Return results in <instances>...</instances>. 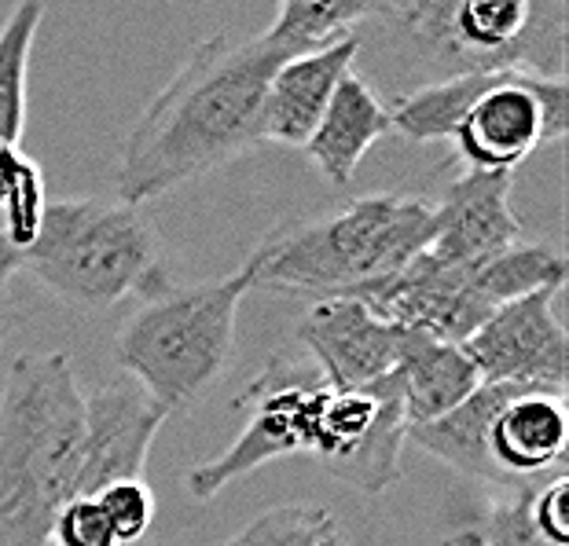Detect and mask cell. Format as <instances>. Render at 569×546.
<instances>
[{
  "label": "cell",
  "instance_id": "11",
  "mask_svg": "<svg viewBox=\"0 0 569 546\" xmlns=\"http://www.w3.org/2000/svg\"><path fill=\"white\" fill-rule=\"evenodd\" d=\"M559 290H537L522 301L492 309V315L467 337V356L475 360L481 382L529 385L566 396L569 342L555 312Z\"/></svg>",
  "mask_w": 569,
  "mask_h": 546
},
{
  "label": "cell",
  "instance_id": "15",
  "mask_svg": "<svg viewBox=\"0 0 569 546\" xmlns=\"http://www.w3.org/2000/svg\"><path fill=\"white\" fill-rule=\"evenodd\" d=\"M569 441L566 396L522 390L500 407L489 426V463L500 488L532 492L537 477L562 463Z\"/></svg>",
  "mask_w": 569,
  "mask_h": 546
},
{
  "label": "cell",
  "instance_id": "1",
  "mask_svg": "<svg viewBox=\"0 0 569 546\" xmlns=\"http://www.w3.org/2000/svg\"><path fill=\"white\" fill-rule=\"evenodd\" d=\"M287 63L272 41L224 33L191 48L184 67L143 107L118 162V202L140 205L264 143V92Z\"/></svg>",
  "mask_w": 569,
  "mask_h": 546
},
{
  "label": "cell",
  "instance_id": "29",
  "mask_svg": "<svg viewBox=\"0 0 569 546\" xmlns=\"http://www.w3.org/2000/svg\"><path fill=\"white\" fill-rule=\"evenodd\" d=\"M529 525L537 528V536L551 546H569V481L555 477L540 488L529 492Z\"/></svg>",
  "mask_w": 569,
  "mask_h": 546
},
{
  "label": "cell",
  "instance_id": "12",
  "mask_svg": "<svg viewBox=\"0 0 569 546\" xmlns=\"http://www.w3.org/2000/svg\"><path fill=\"white\" fill-rule=\"evenodd\" d=\"M169 411L132 378L111 382L84 396V444L78 495H100L111 484L143 481L148 452Z\"/></svg>",
  "mask_w": 569,
  "mask_h": 546
},
{
  "label": "cell",
  "instance_id": "10",
  "mask_svg": "<svg viewBox=\"0 0 569 546\" xmlns=\"http://www.w3.org/2000/svg\"><path fill=\"white\" fill-rule=\"evenodd\" d=\"M349 297L397 331L430 334L452 345H467V337L492 315V305L478 290V272L441 261L430 246L401 272L360 286Z\"/></svg>",
  "mask_w": 569,
  "mask_h": 546
},
{
  "label": "cell",
  "instance_id": "21",
  "mask_svg": "<svg viewBox=\"0 0 569 546\" xmlns=\"http://www.w3.org/2000/svg\"><path fill=\"white\" fill-rule=\"evenodd\" d=\"M500 74H456V78L422 84V89L408 92L393 103L390 125L401 132V136L419 140V143L452 140L456 125L467 118L470 107L492 89Z\"/></svg>",
  "mask_w": 569,
  "mask_h": 546
},
{
  "label": "cell",
  "instance_id": "32",
  "mask_svg": "<svg viewBox=\"0 0 569 546\" xmlns=\"http://www.w3.org/2000/svg\"><path fill=\"white\" fill-rule=\"evenodd\" d=\"M445 546H486V543H481L478 528H459V532H452V536L445 539Z\"/></svg>",
  "mask_w": 569,
  "mask_h": 546
},
{
  "label": "cell",
  "instance_id": "2",
  "mask_svg": "<svg viewBox=\"0 0 569 546\" xmlns=\"http://www.w3.org/2000/svg\"><path fill=\"white\" fill-rule=\"evenodd\" d=\"M84 396L67 352H22L0 390V546H48L78 495Z\"/></svg>",
  "mask_w": 569,
  "mask_h": 546
},
{
  "label": "cell",
  "instance_id": "7",
  "mask_svg": "<svg viewBox=\"0 0 569 546\" xmlns=\"http://www.w3.org/2000/svg\"><path fill=\"white\" fill-rule=\"evenodd\" d=\"M405 441V396L393 371L360 390H323L317 429H312V455L346 488L382 495L397 484Z\"/></svg>",
  "mask_w": 569,
  "mask_h": 546
},
{
  "label": "cell",
  "instance_id": "26",
  "mask_svg": "<svg viewBox=\"0 0 569 546\" xmlns=\"http://www.w3.org/2000/svg\"><path fill=\"white\" fill-rule=\"evenodd\" d=\"M44 210H48L44 176H41L38 162H27V165H22V173H19L16 191H11L4 210H0V213H4V224H0V242H4L11 253L27 250L30 242L38 239Z\"/></svg>",
  "mask_w": 569,
  "mask_h": 546
},
{
  "label": "cell",
  "instance_id": "22",
  "mask_svg": "<svg viewBox=\"0 0 569 546\" xmlns=\"http://www.w3.org/2000/svg\"><path fill=\"white\" fill-rule=\"evenodd\" d=\"M44 4L22 0L8 11L0 27V151L19 148L22 121H27V70L38 41Z\"/></svg>",
  "mask_w": 569,
  "mask_h": 546
},
{
  "label": "cell",
  "instance_id": "8",
  "mask_svg": "<svg viewBox=\"0 0 569 546\" xmlns=\"http://www.w3.org/2000/svg\"><path fill=\"white\" fill-rule=\"evenodd\" d=\"M569 84L543 70H503L492 89L470 107L452 140L467 173L511 176L540 143L566 140Z\"/></svg>",
  "mask_w": 569,
  "mask_h": 546
},
{
  "label": "cell",
  "instance_id": "9",
  "mask_svg": "<svg viewBox=\"0 0 569 546\" xmlns=\"http://www.w3.org/2000/svg\"><path fill=\"white\" fill-rule=\"evenodd\" d=\"M427 55L456 74H500L529 70V33L537 19L532 0H416L390 4Z\"/></svg>",
  "mask_w": 569,
  "mask_h": 546
},
{
  "label": "cell",
  "instance_id": "19",
  "mask_svg": "<svg viewBox=\"0 0 569 546\" xmlns=\"http://www.w3.org/2000/svg\"><path fill=\"white\" fill-rule=\"evenodd\" d=\"M529 385H503V382H481L463 404L452 407L448 415L427 422V426H411L408 441L419 444L422 452L441 458L452 469L467 473L475 481L500 484L496 469L489 463V426L500 415V407L511 396H518Z\"/></svg>",
  "mask_w": 569,
  "mask_h": 546
},
{
  "label": "cell",
  "instance_id": "31",
  "mask_svg": "<svg viewBox=\"0 0 569 546\" xmlns=\"http://www.w3.org/2000/svg\"><path fill=\"white\" fill-rule=\"evenodd\" d=\"M8 279H11V253L8 246L0 242V337L8 331V320H11V294H8Z\"/></svg>",
  "mask_w": 569,
  "mask_h": 546
},
{
  "label": "cell",
  "instance_id": "20",
  "mask_svg": "<svg viewBox=\"0 0 569 546\" xmlns=\"http://www.w3.org/2000/svg\"><path fill=\"white\" fill-rule=\"evenodd\" d=\"M375 16H386V4H371V0H283L280 16L264 30V38L290 63L298 55L323 52V48L353 38L360 22Z\"/></svg>",
  "mask_w": 569,
  "mask_h": 546
},
{
  "label": "cell",
  "instance_id": "23",
  "mask_svg": "<svg viewBox=\"0 0 569 546\" xmlns=\"http://www.w3.org/2000/svg\"><path fill=\"white\" fill-rule=\"evenodd\" d=\"M566 283V261L548 246H526L518 242L486 269H478V290L486 294L492 309L522 301L537 290H562Z\"/></svg>",
  "mask_w": 569,
  "mask_h": 546
},
{
  "label": "cell",
  "instance_id": "6",
  "mask_svg": "<svg viewBox=\"0 0 569 546\" xmlns=\"http://www.w3.org/2000/svg\"><path fill=\"white\" fill-rule=\"evenodd\" d=\"M323 378L317 367H301L287 356H272L264 371L239 396L250 407L243 433L210 463H199L184 473V492L196 503H210L228 484L276 463L283 455L312 452V429H317V407L323 396Z\"/></svg>",
  "mask_w": 569,
  "mask_h": 546
},
{
  "label": "cell",
  "instance_id": "5",
  "mask_svg": "<svg viewBox=\"0 0 569 546\" xmlns=\"http://www.w3.org/2000/svg\"><path fill=\"white\" fill-rule=\"evenodd\" d=\"M159 257V228L140 205L63 199L48 202L38 239L11 253V272H27L59 301L96 312L159 286L166 279Z\"/></svg>",
  "mask_w": 569,
  "mask_h": 546
},
{
  "label": "cell",
  "instance_id": "18",
  "mask_svg": "<svg viewBox=\"0 0 569 546\" xmlns=\"http://www.w3.org/2000/svg\"><path fill=\"white\" fill-rule=\"evenodd\" d=\"M390 111L379 103L371 84L357 74H346L331 95V107L309 136L306 151L331 184H349L365 154L390 132Z\"/></svg>",
  "mask_w": 569,
  "mask_h": 546
},
{
  "label": "cell",
  "instance_id": "34",
  "mask_svg": "<svg viewBox=\"0 0 569 546\" xmlns=\"http://www.w3.org/2000/svg\"><path fill=\"white\" fill-rule=\"evenodd\" d=\"M137 546H154V543H151V539H143V543H137Z\"/></svg>",
  "mask_w": 569,
  "mask_h": 546
},
{
  "label": "cell",
  "instance_id": "3",
  "mask_svg": "<svg viewBox=\"0 0 569 546\" xmlns=\"http://www.w3.org/2000/svg\"><path fill=\"white\" fill-rule=\"evenodd\" d=\"M438 235V202L419 195L353 199L309 224H280L253 246V290L349 297L401 272Z\"/></svg>",
  "mask_w": 569,
  "mask_h": 546
},
{
  "label": "cell",
  "instance_id": "14",
  "mask_svg": "<svg viewBox=\"0 0 569 546\" xmlns=\"http://www.w3.org/2000/svg\"><path fill=\"white\" fill-rule=\"evenodd\" d=\"M522 242V221L511 205L507 173H463L438 202V235L430 253L459 269H486Z\"/></svg>",
  "mask_w": 569,
  "mask_h": 546
},
{
  "label": "cell",
  "instance_id": "24",
  "mask_svg": "<svg viewBox=\"0 0 569 546\" xmlns=\"http://www.w3.org/2000/svg\"><path fill=\"white\" fill-rule=\"evenodd\" d=\"M331 514L323 506H272L261 517H253L250 525L232 536L224 546H320L323 528L331 525Z\"/></svg>",
  "mask_w": 569,
  "mask_h": 546
},
{
  "label": "cell",
  "instance_id": "16",
  "mask_svg": "<svg viewBox=\"0 0 569 546\" xmlns=\"http://www.w3.org/2000/svg\"><path fill=\"white\" fill-rule=\"evenodd\" d=\"M357 55L360 38L353 33V38L323 48V52L298 55L276 70L269 92H264V143L306 148L327 107H331L335 89L346 74H353Z\"/></svg>",
  "mask_w": 569,
  "mask_h": 546
},
{
  "label": "cell",
  "instance_id": "17",
  "mask_svg": "<svg viewBox=\"0 0 569 546\" xmlns=\"http://www.w3.org/2000/svg\"><path fill=\"white\" fill-rule=\"evenodd\" d=\"M393 374L401 382L408 429L427 426V422L448 415V411L463 404L481 385V374L463 345L441 342V337L416 334V331H397Z\"/></svg>",
  "mask_w": 569,
  "mask_h": 546
},
{
  "label": "cell",
  "instance_id": "13",
  "mask_svg": "<svg viewBox=\"0 0 569 546\" xmlns=\"http://www.w3.org/2000/svg\"><path fill=\"white\" fill-rule=\"evenodd\" d=\"M327 390H360L386 378L397 360V331L353 297L317 301L298 326Z\"/></svg>",
  "mask_w": 569,
  "mask_h": 546
},
{
  "label": "cell",
  "instance_id": "28",
  "mask_svg": "<svg viewBox=\"0 0 569 546\" xmlns=\"http://www.w3.org/2000/svg\"><path fill=\"white\" fill-rule=\"evenodd\" d=\"M529 492H518L511 499L492 503L486 528L481 532V543L486 546H551L537 536V528L529 525Z\"/></svg>",
  "mask_w": 569,
  "mask_h": 546
},
{
  "label": "cell",
  "instance_id": "27",
  "mask_svg": "<svg viewBox=\"0 0 569 546\" xmlns=\"http://www.w3.org/2000/svg\"><path fill=\"white\" fill-rule=\"evenodd\" d=\"M48 546H118V539L107 525L100 503L92 495H74L59 509Z\"/></svg>",
  "mask_w": 569,
  "mask_h": 546
},
{
  "label": "cell",
  "instance_id": "4",
  "mask_svg": "<svg viewBox=\"0 0 569 546\" xmlns=\"http://www.w3.org/2000/svg\"><path fill=\"white\" fill-rule=\"evenodd\" d=\"M258 257L196 286L162 279L118 331V363L166 411L188 407L221 378L236 342V315L253 290Z\"/></svg>",
  "mask_w": 569,
  "mask_h": 546
},
{
  "label": "cell",
  "instance_id": "30",
  "mask_svg": "<svg viewBox=\"0 0 569 546\" xmlns=\"http://www.w3.org/2000/svg\"><path fill=\"white\" fill-rule=\"evenodd\" d=\"M27 162H30V158L22 154L19 148H4V151H0V210H4L8 195L16 191L19 173H22V165H27Z\"/></svg>",
  "mask_w": 569,
  "mask_h": 546
},
{
  "label": "cell",
  "instance_id": "33",
  "mask_svg": "<svg viewBox=\"0 0 569 546\" xmlns=\"http://www.w3.org/2000/svg\"><path fill=\"white\" fill-rule=\"evenodd\" d=\"M320 546H346V539L338 536V525H335V520H331V525L323 528V536H320Z\"/></svg>",
  "mask_w": 569,
  "mask_h": 546
},
{
  "label": "cell",
  "instance_id": "25",
  "mask_svg": "<svg viewBox=\"0 0 569 546\" xmlns=\"http://www.w3.org/2000/svg\"><path fill=\"white\" fill-rule=\"evenodd\" d=\"M100 503L107 525H111L118 546H137L143 539H151L154 528V492L143 481H122L103 488L100 495H92Z\"/></svg>",
  "mask_w": 569,
  "mask_h": 546
}]
</instances>
